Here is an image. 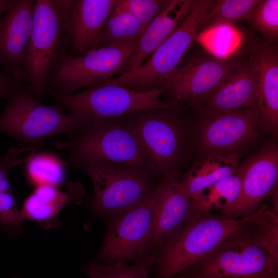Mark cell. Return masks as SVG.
<instances>
[{
    "mask_svg": "<svg viewBox=\"0 0 278 278\" xmlns=\"http://www.w3.org/2000/svg\"><path fill=\"white\" fill-rule=\"evenodd\" d=\"M246 219L227 218L212 212L190 219L155 254L152 278H174L242 228Z\"/></svg>",
    "mask_w": 278,
    "mask_h": 278,
    "instance_id": "obj_2",
    "label": "cell"
},
{
    "mask_svg": "<svg viewBox=\"0 0 278 278\" xmlns=\"http://www.w3.org/2000/svg\"><path fill=\"white\" fill-rule=\"evenodd\" d=\"M68 47L51 0H36L24 60V83L38 100L46 94V75L55 55Z\"/></svg>",
    "mask_w": 278,
    "mask_h": 278,
    "instance_id": "obj_11",
    "label": "cell"
},
{
    "mask_svg": "<svg viewBox=\"0 0 278 278\" xmlns=\"http://www.w3.org/2000/svg\"><path fill=\"white\" fill-rule=\"evenodd\" d=\"M161 187L160 181L145 200L125 211L110 215L105 236L95 260L139 264L150 257L148 247L152 220Z\"/></svg>",
    "mask_w": 278,
    "mask_h": 278,
    "instance_id": "obj_10",
    "label": "cell"
},
{
    "mask_svg": "<svg viewBox=\"0 0 278 278\" xmlns=\"http://www.w3.org/2000/svg\"><path fill=\"white\" fill-rule=\"evenodd\" d=\"M54 145L68 151L67 163L72 165L104 162L148 171L132 124L127 116L90 120L69 139L56 141Z\"/></svg>",
    "mask_w": 278,
    "mask_h": 278,
    "instance_id": "obj_1",
    "label": "cell"
},
{
    "mask_svg": "<svg viewBox=\"0 0 278 278\" xmlns=\"http://www.w3.org/2000/svg\"><path fill=\"white\" fill-rule=\"evenodd\" d=\"M240 188L241 178L236 170L233 174L216 182L202 192L193 204L194 214L192 218L211 213L214 210L220 212L227 210L237 200Z\"/></svg>",
    "mask_w": 278,
    "mask_h": 278,
    "instance_id": "obj_25",
    "label": "cell"
},
{
    "mask_svg": "<svg viewBox=\"0 0 278 278\" xmlns=\"http://www.w3.org/2000/svg\"><path fill=\"white\" fill-rule=\"evenodd\" d=\"M255 64L250 56L241 59L218 88L201 104L202 113L257 109Z\"/></svg>",
    "mask_w": 278,
    "mask_h": 278,
    "instance_id": "obj_17",
    "label": "cell"
},
{
    "mask_svg": "<svg viewBox=\"0 0 278 278\" xmlns=\"http://www.w3.org/2000/svg\"><path fill=\"white\" fill-rule=\"evenodd\" d=\"M23 218L11 192H0V229L5 230L11 238L23 232Z\"/></svg>",
    "mask_w": 278,
    "mask_h": 278,
    "instance_id": "obj_31",
    "label": "cell"
},
{
    "mask_svg": "<svg viewBox=\"0 0 278 278\" xmlns=\"http://www.w3.org/2000/svg\"><path fill=\"white\" fill-rule=\"evenodd\" d=\"M244 230L256 244L278 259V207L260 205L247 217Z\"/></svg>",
    "mask_w": 278,
    "mask_h": 278,
    "instance_id": "obj_24",
    "label": "cell"
},
{
    "mask_svg": "<svg viewBox=\"0 0 278 278\" xmlns=\"http://www.w3.org/2000/svg\"><path fill=\"white\" fill-rule=\"evenodd\" d=\"M256 68L257 110L264 129L276 134L278 128V51L276 45L257 42L251 48Z\"/></svg>",
    "mask_w": 278,
    "mask_h": 278,
    "instance_id": "obj_18",
    "label": "cell"
},
{
    "mask_svg": "<svg viewBox=\"0 0 278 278\" xmlns=\"http://www.w3.org/2000/svg\"><path fill=\"white\" fill-rule=\"evenodd\" d=\"M262 129L257 108L203 113L198 128L200 151L204 156L240 153L258 140Z\"/></svg>",
    "mask_w": 278,
    "mask_h": 278,
    "instance_id": "obj_13",
    "label": "cell"
},
{
    "mask_svg": "<svg viewBox=\"0 0 278 278\" xmlns=\"http://www.w3.org/2000/svg\"><path fill=\"white\" fill-rule=\"evenodd\" d=\"M246 21L269 43L275 44L278 38V1L259 0Z\"/></svg>",
    "mask_w": 278,
    "mask_h": 278,
    "instance_id": "obj_29",
    "label": "cell"
},
{
    "mask_svg": "<svg viewBox=\"0 0 278 278\" xmlns=\"http://www.w3.org/2000/svg\"><path fill=\"white\" fill-rule=\"evenodd\" d=\"M12 278H18V277H13Z\"/></svg>",
    "mask_w": 278,
    "mask_h": 278,
    "instance_id": "obj_36",
    "label": "cell"
},
{
    "mask_svg": "<svg viewBox=\"0 0 278 278\" xmlns=\"http://www.w3.org/2000/svg\"><path fill=\"white\" fill-rule=\"evenodd\" d=\"M276 278H278V277H276Z\"/></svg>",
    "mask_w": 278,
    "mask_h": 278,
    "instance_id": "obj_37",
    "label": "cell"
},
{
    "mask_svg": "<svg viewBox=\"0 0 278 278\" xmlns=\"http://www.w3.org/2000/svg\"><path fill=\"white\" fill-rule=\"evenodd\" d=\"M84 195L83 187L76 182L70 183L65 192L52 185L38 186L23 202L21 210L23 220L35 221L44 229L58 227L60 212L69 202L80 203Z\"/></svg>",
    "mask_w": 278,
    "mask_h": 278,
    "instance_id": "obj_20",
    "label": "cell"
},
{
    "mask_svg": "<svg viewBox=\"0 0 278 278\" xmlns=\"http://www.w3.org/2000/svg\"><path fill=\"white\" fill-rule=\"evenodd\" d=\"M182 111L150 108L126 115L132 124L148 170L154 177L177 176V170L186 156L188 135Z\"/></svg>",
    "mask_w": 278,
    "mask_h": 278,
    "instance_id": "obj_3",
    "label": "cell"
},
{
    "mask_svg": "<svg viewBox=\"0 0 278 278\" xmlns=\"http://www.w3.org/2000/svg\"><path fill=\"white\" fill-rule=\"evenodd\" d=\"M155 260V257L151 256L143 263L130 265L121 260L102 262L95 259L85 265L82 271L90 278H143Z\"/></svg>",
    "mask_w": 278,
    "mask_h": 278,
    "instance_id": "obj_28",
    "label": "cell"
},
{
    "mask_svg": "<svg viewBox=\"0 0 278 278\" xmlns=\"http://www.w3.org/2000/svg\"><path fill=\"white\" fill-rule=\"evenodd\" d=\"M26 172L28 180L35 187L41 185L58 187L65 177L63 164L48 154H35L27 162Z\"/></svg>",
    "mask_w": 278,
    "mask_h": 278,
    "instance_id": "obj_27",
    "label": "cell"
},
{
    "mask_svg": "<svg viewBox=\"0 0 278 278\" xmlns=\"http://www.w3.org/2000/svg\"><path fill=\"white\" fill-rule=\"evenodd\" d=\"M214 1L195 0L190 10L177 29L138 68L112 79L109 83L138 92L159 90L166 86L196 39L199 25Z\"/></svg>",
    "mask_w": 278,
    "mask_h": 278,
    "instance_id": "obj_5",
    "label": "cell"
},
{
    "mask_svg": "<svg viewBox=\"0 0 278 278\" xmlns=\"http://www.w3.org/2000/svg\"><path fill=\"white\" fill-rule=\"evenodd\" d=\"M174 278H184V277H180V276H176Z\"/></svg>",
    "mask_w": 278,
    "mask_h": 278,
    "instance_id": "obj_35",
    "label": "cell"
},
{
    "mask_svg": "<svg viewBox=\"0 0 278 278\" xmlns=\"http://www.w3.org/2000/svg\"><path fill=\"white\" fill-rule=\"evenodd\" d=\"M176 276L276 278L278 277V259L256 244L243 227L210 254Z\"/></svg>",
    "mask_w": 278,
    "mask_h": 278,
    "instance_id": "obj_8",
    "label": "cell"
},
{
    "mask_svg": "<svg viewBox=\"0 0 278 278\" xmlns=\"http://www.w3.org/2000/svg\"><path fill=\"white\" fill-rule=\"evenodd\" d=\"M242 56H207L180 65L161 96L162 101L183 109V106L198 109L201 104L222 83Z\"/></svg>",
    "mask_w": 278,
    "mask_h": 278,
    "instance_id": "obj_12",
    "label": "cell"
},
{
    "mask_svg": "<svg viewBox=\"0 0 278 278\" xmlns=\"http://www.w3.org/2000/svg\"><path fill=\"white\" fill-rule=\"evenodd\" d=\"M237 170L241 178L239 196L233 205L220 214L233 219L251 215L264 199L277 189L278 148L276 143L267 144Z\"/></svg>",
    "mask_w": 278,
    "mask_h": 278,
    "instance_id": "obj_14",
    "label": "cell"
},
{
    "mask_svg": "<svg viewBox=\"0 0 278 278\" xmlns=\"http://www.w3.org/2000/svg\"><path fill=\"white\" fill-rule=\"evenodd\" d=\"M144 33L141 26L132 15L114 5L96 48L138 44Z\"/></svg>",
    "mask_w": 278,
    "mask_h": 278,
    "instance_id": "obj_23",
    "label": "cell"
},
{
    "mask_svg": "<svg viewBox=\"0 0 278 278\" xmlns=\"http://www.w3.org/2000/svg\"><path fill=\"white\" fill-rule=\"evenodd\" d=\"M149 270L146 271L144 274L143 278H150L149 276Z\"/></svg>",
    "mask_w": 278,
    "mask_h": 278,
    "instance_id": "obj_34",
    "label": "cell"
},
{
    "mask_svg": "<svg viewBox=\"0 0 278 278\" xmlns=\"http://www.w3.org/2000/svg\"><path fill=\"white\" fill-rule=\"evenodd\" d=\"M23 84L8 74L0 72V99L8 97L14 90Z\"/></svg>",
    "mask_w": 278,
    "mask_h": 278,
    "instance_id": "obj_32",
    "label": "cell"
},
{
    "mask_svg": "<svg viewBox=\"0 0 278 278\" xmlns=\"http://www.w3.org/2000/svg\"><path fill=\"white\" fill-rule=\"evenodd\" d=\"M137 44L97 48L78 56L59 50L46 75V94H72L125 74Z\"/></svg>",
    "mask_w": 278,
    "mask_h": 278,
    "instance_id": "obj_6",
    "label": "cell"
},
{
    "mask_svg": "<svg viewBox=\"0 0 278 278\" xmlns=\"http://www.w3.org/2000/svg\"><path fill=\"white\" fill-rule=\"evenodd\" d=\"M116 0H74L71 16L70 48L74 56L96 48Z\"/></svg>",
    "mask_w": 278,
    "mask_h": 278,
    "instance_id": "obj_19",
    "label": "cell"
},
{
    "mask_svg": "<svg viewBox=\"0 0 278 278\" xmlns=\"http://www.w3.org/2000/svg\"><path fill=\"white\" fill-rule=\"evenodd\" d=\"M259 0L214 1L198 27V33L222 25H232L247 20ZM197 35V36H198Z\"/></svg>",
    "mask_w": 278,
    "mask_h": 278,
    "instance_id": "obj_26",
    "label": "cell"
},
{
    "mask_svg": "<svg viewBox=\"0 0 278 278\" xmlns=\"http://www.w3.org/2000/svg\"><path fill=\"white\" fill-rule=\"evenodd\" d=\"M138 92L108 82L96 84L72 94L49 92L57 105L69 114L90 121L118 118L150 108L182 110L161 99L166 89Z\"/></svg>",
    "mask_w": 278,
    "mask_h": 278,
    "instance_id": "obj_9",
    "label": "cell"
},
{
    "mask_svg": "<svg viewBox=\"0 0 278 278\" xmlns=\"http://www.w3.org/2000/svg\"><path fill=\"white\" fill-rule=\"evenodd\" d=\"M74 166L91 180L93 193L89 201L91 219L130 208L148 197L156 188L155 177L134 167L104 162H89Z\"/></svg>",
    "mask_w": 278,
    "mask_h": 278,
    "instance_id": "obj_7",
    "label": "cell"
},
{
    "mask_svg": "<svg viewBox=\"0 0 278 278\" xmlns=\"http://www.w3.org/2000/svg\"><path fill=\"white\" fill-rule=\"evenodd\" d=\"M168 0H116L114 7L132 15L144 32Z\"/></svg>",
    "mask_w": 278,
    "mask_h": 278,
    "instance_id": "obj_30",
    "label": "cell"
},
{
    "mask_svg": "<svg viewBox=\"0 0 278 278\" xmlns=\"http://www.w3.org/2000/svg\"><path fill=\"white\" fill-rule=\"evenodd\" d=\"M161 191L155 208L148 247L149 256H155L162 246L193 217L194 206L177 176L161 181Z\"/></svg>",
    "mask_w": 278,
    "mask_h": 278,
    "instance_id": "obj_16",
    "label": "cell"
},
{
    "mask_svg": "<svg viewBox=\"0 0 278 278\" xmlns=\"http://www.w3.org/2000/svg\"><path fill=\"white\" fill-rule=\"evenodd\" d=\"M194 2L195 0H168L140 39L129 61L126 73L140 67L147 58L177 29Z\"/></svg>",
    "mask_w": 278,
    "mask_h": 278,
    "instance_id": "obj_21",
    "label": "cell"
},
{
    "mask_svg": "<svg viewBox=\"0 0 278 278\" xmlns=\"http://www.w3.org/2000/svg\"><path fill=\"white\" fill-rule=\"evenodd\" d=\"M240 155L234 153L204 156L179 180L193 204L205 189L236 171Z\"/></svg>",
    "mask_w": 278,
    "mask_h": 278,
    "instance_id": "obj_22",
    "label": "cell"
},
{
    "mask_svg": "<svg viewBox=\"0 0 278 278\" xmlns=\"http://www.w3.org/2000/svg\"><path fill=\"white\" fill-rule=\"evenodd\" d=\"M36 2L13 0L0 19V65L5 73L23 83L24 60Z\"/></svg>",
    "mask_w": 278,
    "mask_h": 278,
    "instance_id": "obj_15",
    "label": "cell"
},
{
    "mask_svg": "<svg viewBox=\"0 0 278 278\" xmlns=\"http://www.w3.org/2000/svg\"><path fill=\"white\" fill-rule=\"evenodd\" d=\"M13 0H0V19L9 6L12 3Z\"/></svg>",
    "mask_w": 278,
    "mask_h": 278,
    "instance_id": "obj_33",
    "label": "cell"
},
{
    "mask_svg": "<svg viewBox=\"0 0 278 278\" xmlns=\"http://www.w3.org/2000/svg\"><path fill=\"white\" fill-rule=\"evenodd\" d=\"M0 114V133L33 146L50 137L72 134L87 121L64 112L59 105H49L37 99L24 84L7 97Z\"/></svg>",
    "mask_w": 278,
    "mask_h": 278,
    "instance_id": "obj_4",
    "label": "cell"
}]
</instances>
